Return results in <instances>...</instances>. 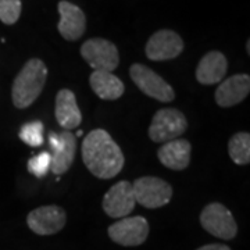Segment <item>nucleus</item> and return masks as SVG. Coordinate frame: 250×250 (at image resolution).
Segmentation results:
<instances>
[{
	"label": "nucleus",
	"mask_w": 250,
	"mask_h": 250,
	"mask_svg": "<svg viewBox=\"0 0 250 250\" xmlns=\"http://www.w3.org/2000/svg\"><path fill=\"white\" fill-rule=\"evenodd\" d=\"M60 136V145L52 150V167L50 170L53 171L56 175H62L64 172L70 170L75 152H77V138L75 135L64 131Z\"/></svg>",
	"instance_id": "nucleus-18"
},
{
	"label": "nucleus",
	"mask_w": 250,
	"mask_h": 250,
	"mask_svg": "<svg viewBox=\"0 0 250 250\" xmlns=\"http://www.w3.org/2000/svg\"><path fill=\"white\" fill-rule=\"evenodd\" d=\"M246 50H248V54H250V42L248 41V45H246Z\"/></svg>",
	"instance_id": "nucleus-24"
},
{
	"label": "nucleus",
	"mask_w": 250,
	"mask_h": 250,
	"mask_svg": "<svg viewBox=\"0 0 250 250\" xmlns=\"http://www.w3.org/2000/svg\"><path fill=\"white\" fill-rule=\"evenodd\" d=\"M228 153L235 164L246 166L250 163V135L248 132H238L229 139Z\"/></svg>",
	"instance_id": "nucleus-19"
},
{
	"label": "nucleus",
	"mask_w": 250,
	"mask_h": 250,
	"mask_svg": "<svg viewBox=\"0 0 250 250\" xmlns=\"http://www.w3.org/2000/svg\"><path fill=\"white\" fill-rule=\"evenodd\" d=\"M192 146L187 139H174L164 143L157 150V157L160 163L170 170L182 171L190 163Z\"/></svg>",
	"instance_id": "nucleus-16"
},
{
	"label": "nucleus",
	"mask_w": 250,
	"mask_h": 250,
	"mask_svg": "<svg viewBox=\"0 0 250 250\" xmlns=\"http://www.w3.org/2000/svg\"><path fill=\"white\" fill-rule=\"evenodd\" d=\"M67 214L59 206H42L32 210L27 217L29 229L36 235H53L62 231Z\"/></svg>",
	"instance_id": "nucleus-11"
},
{
	"label": "nucleus",
	"mask_w": 250,
	"mask_h": 250,
	"mask_svg": "<svg viewBox=\"0 0 250 250\" xmlns=\"http://www.w3.org/2000/svg\"><path fill=\"white\" fill-rule=\"evenodd\" d=\"M135 202L146 208H159L168 205L172 197V187L164 179L142 177L132 184Z\"/></svg>",
	"instance_id": "nucleus-6"
},
{
	"label": "nucleus",
	"mask_w": 250,
	"mask_h": 250,
	"mask_svg": "<svg viewBox=\"0 0 250 250\" xmlns=\"http://www.w3.org/2000/svg\"><path fill=\"white\" fill-rule=\"evenodd\" d=\"M89 83L96 96L103 100H117L125 92L123 81L113 72L93 71L89 77Z\"/></svg>",
	"instance_id": "nucleus-17"
},
{
	"label": "nucleus",
	"mask_w": 250,
	"mask_h": 250,
	"mask_svg": "<svg viewBox=\"0 0 250 250\" xmlns=\"http://www.w3.org/2000/svg\"><path fill=\"white\" fill-rule=\"evenodd\" d=\"M145 52L152 62L172 60L184 52V41L177 32L171 29H161L149 38Z\"/></svg>",
	"instance_id": "nucleus-9"
},
{
	"label": "nucleus",
	"mask_w": 250,
	"mask_h": 250,
	"mask_svg": "<svg viewBox=\"0 0 250 250\" xmlns=\"http://www.w3.org/2000/svg\"><path fill=\"white\" fill-rule=\"evenodd\" d=\"M200 224L208 233L229 241L236 236L238 227L232 213L221 203H210L200 213Z\"/></svg>",
	"instance_id": "nucleus-7"
},
{
	"label": "nucleus",
	"mask_w": 250,
	"mask_h": 250,
	"mask_svg": "<svg viewBox=\"0 0 250 250\" xmlns=\"http://www.w3.org/2000/svg\"><path fill=\"white\" fill-rule=\"evenodd\" d=\"M20 139L32 147L42 146L43 145V124L41 121H32L21 126Z\"/></svg>",
	"instance_id": "nucleus-20"
},
{
	"label": "nucleus",
	"mask_w": 250,
	"mask_h": 250,
	"mask_svg": "<svg viewBox=\"0 0 250 250\" xmlns=\"http://www.w3.org/2000/svg\"><path fill=\"white\" fill-rule=\"evenodd\" d=\"M52 167V154L49 152H42L31 157L28 161V171L35 175L36 178H43L47 171Z\"/></svg>",
	"instance_id": "nucleus-21"
},
{
	"label": "nucleus",
	"mask_w": 250,
	"mask_h": 250,
	"mask_svg": "<svg viewBox=\"0 0 250 250\" xmlns=\"http://www.w3.org/2000/svg\"><path fill=\"white\" fill-rule=\"evenodd\" d=\"M47 67L41 59L28 60L18 72L11 88V99L17 108L29 107L45 88Z\"/></svg>",
	"instance_id": "nucleus-2"
},
{
	"label": "nucleus",
	"mask_w": 250,
	"mask_h": 250,
	"mask_svg": "<svg viewBox=\"0 0 250 250\" xmlns=\"http://www.w3.org/2000/svg\"><path fill=\"white\" fill-rule=\"evenodd\" d=\"M21 16V0H0V21L13 25Z\"/></svg>",
	"instance_id": "nucleus-22"
},
{
	"label": "nucleus",
	"mask_w": 250,
	"mask_h": 250,
	"mask_svg": "<svg viewBox=\"0 0 250 250\" xmlns=\"http://www.w3.org/2000/svg\"><path fill=\"white\" fill-rule=\"evenodd\" d=\"M129 75L135 85L146 96L156 99L161 103H168L175 99V92L172 89V86L149 67L143 64H138V62L132 64L129 68Z\"/></svg>",
	"instance_id": "nucleus-5"
},
{
	"label": "nucleus",
	"mask_w": 250,
	"mask_h": 250,
	"mask_svg": "<svg viewBox=\"0 0 250 250\" xmlns=\"http://www.w3.org/2000/svg\"><path fill=\"white\" fill-rule=\"evenodd\" d=\"M82 160L86 168L100 179L114 178L124 167V154L104 129H95L82 142Z\"/></svg>",
	"instance_id": "nucleus-1"
},
{
	"label": "nucleus",
	"mask_w": 250,
	"mask_h": 250,
	"mask_svg": "<svg viewBox=\"0 0 250 250\" xmlns=\"http://www.w3.org/2000/svg\"><path fill=\"white\" fill-rule=\"evenodd\" d=\"M56 120L60 126L65 131L78 128L82 123V114L78 107V102L75 93L70 89L59 90L56 96V106H54Z\"/></svg>",
	"instance_id": "nucleus-14"
},
{
	"label": "nucleus",
	"mask_w": 250,
	"mask_h": 250,
	"mask_svg": "<svg viewBox=\"0 0 250 250\" xmlns=\"http://www.w3.org/2000/svg\"><path fill=\"white\" fill-rule=\"evenodd\" d=\"M228 70L227 57L221 52H208L206 53L196 68V80L202 85H214L221 82Z\"/></svg>",
	"instance_id": "nucleus-15"
},
{
	"label": "nucleus",
	"mask_w": 250,
	"mask_h": 250,
	"mask_svg": "<svg viewBox=\"0 0 250 250\" xmlns=\"http://www.w3.org/2000/svg\"><path fill=\"white\" fill-rule=\"evenodd\" d=\"M135 196L132 184L128 181H120L110 188L103 197L102 207L104 213L111 218H125L135 208Z\"/></svg>",
	"instance_id": "nucleus-10"
},
{
	"label": "nucleus",
	"mask_w": 250,
	"mask_h": 250,
	"mask_svg": "<svg viewBox=\"0 0 250 250\" xmlns=\"http://www.w3.org/2000/svg\"><path fill=\"white\" fill-rule=\"evenodd\" d=\"M81 56L95 71L113 72L120 64L117 46L103 38H92L81 46Z\"/></svg>",
	"instance_id": "nucleus-4"
},
{
	"label": "nucleus",
	"mask_w": 250,
	"mask_h": 250,
	"mask_svg": "<svg viewBox=\"0 0 250 250\" xmlns=\"http://www.w3.org/2000/svg\"><path fill=\"white\" fill-rule=\"evenodd\" d=\"M59 32L65 41H78L85 34L86 29V17L85 13L77 4L71 1L62 0L59 3Z\"/></svg>",
	"instance_id": "nucleus-12"
},
{
	"label": "nucleus",
	"mask_w": 250,
	"mask_h": 250,
	"mask_svg": "<svg viewBox=\"0 0 250 250\" xmlns=\"http://www.w3.org/2000/svg\"><path fill=\"white\" fill-rule=\"evenodd\" d=\"M107 232L110 239L121 246H139L147 239L149 224L147 220L141 215L125 217L111 224Z\"/></svg>",
	"instance_id": "nucleus-8"
},
{
	"label": "nucleus",
	"mask_w": 250,
	"mask_h": 250,
	"mask_svg": "<svg viewBox=\"0 0 250 250\" xmlns=\"http://www.w3.org/2000/svg\"><path fill=\"white\" fill-rule=\"evenodd\" d=\"M188 129V120L177 108H161L153 116L149 126V138L156 143H167L179 139Z\"/></svg>",
	"instance_id": "nucleus-3"
},
{
	"label": "nucleus",
	"mask_w": 250,
	"mask_h": 250,
	"mask_svg": "<svg viewBox=\"0 0 250 250\" xmlns=\"http://www.w3.org/2000/svg\"><path fill=\"white\" fill-rule=\"evenodd\" d=\"M250 77L248 74H236L223 81L215 90V102L220 107H232L239 104L249 95Z\"/></svg>",
	"instance_id": "nucleus-13"
},
{
	"label": "nucleus",
	"mask_w": 250,
	"mask_h": 250,
	"mask_svg": "<svg viewBox=\"0 0 250 250\" xmlns=\"http://www.w3.org/2000/svg\"><path fill=\"white\" fill-rule=\"evenodd\" d=\"M197 250H231L228 246L225 245H220V243H213V245H206V246H202Z\"/></svg>",
	"instance_id": "nucleus-23"
}]
</instances>
